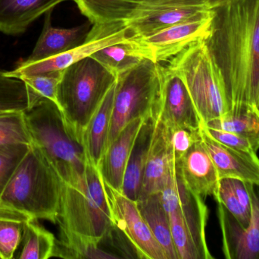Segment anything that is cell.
Segmentation results:
<instances>
[{
    "instance_id": "1",
    "label": "cell",
    "mask_w": 259,
    "mask_h": 259,
    "mask_svg": "<svg viewBox=\"0 0 259 259\" xmlns=\"http://www.w3.org/2000/svg\"><path fill=\"white\" fill-rule=\"evenodd\" d=\"M205 39L222 68L229 111L259 114V0H219Z\"/></svg>"
},
{
    "instance_id": "2",
    "label": "cell",
    "mask_w": 259,
    "mask_h": 259,
    "mask_svg": "<svg viewBox=\"0 0 259 259\" xmlns=\"http://www.w3.org/2000/svg\"><path fill=\"white\" fill-rule=\"evenodd\" d=\"M63 181L32 143L0 193V201L33 220L57 224Z\"/></svg>"
},
{
    "instance_id": "3",
    "label": "cell",
    "mask_w": 259,
    "mask_h": 259,
    "mask_svg": "<svg viewBox=\"0 0 259 259\" xmlns=\"http://www.w3.org/2000/svg\"><path fill=\"white\" fill-rule=\"evenodd\" d=\"M33 143L65 183H74L84 173L88 159L83 144L67 125L62 111L44 99L25 113Z\"/></svg>"
},
{
    "instance_id": "4",
    "label": "cell",
    "mask_w": 259,
    "mask_h": 259,
    "mask_svg": "<svg viewBox=\"0 0 259 259\" xmlns=\"http://www.w3.org/2000/svg\"><path fill=\"white\" fill-rule=\"evenodd\" d=\"M57 224L59 229L101 243L115 228L98 168L88 161L74 183L62 185Z\"/></svg>"
},
{
    "instance_id": "5",
    "label": "cell",
    "mask_w": 259,
    "mask_h": 259,
    "mask_svg": "<svg viewBox=\"0 0 259 259\" xmlns=\"http://www.w3.org/2000/svg\"><path fill=\"white\" fill-rule=\"evenodd\" d=\"M166 67L185 84L202 124L229 112L225 78L205 40L190 44Z\"/></svg>"
},
{
    "instance_id": "6",
    "label": "cell",
    "mask_w": 259,
    "mask_h": 259,
    "mask_svg": "<svg viewBox=\"0 0 259 259\" xmlns=\"http://www.w3.org/2000/svg\"><path fill=\"white\" fill-rule=\"evenodd\" d=\"M117 76L89 56L64 69L58 89V104L68 127L83 144L88 123Z\"/></svg>"
},
{
    "instance_id": "7",
    "label": "cell",
    "mask_w": 259,
    "mask_h": 259,
    "mask_svg": "<svg viewBox=\"0 0 259 259\" xmlns=\"http://www.w3.org/2000/svg\"><path fill=\"white\" fill-rule=\"evenodd\" d=\"M164 76L165 66L143 59L117 77L107 147L131 122L151 117L157 118Z\"/></svg>"
},
{
    "instance_id": "8",
    "label": "cell",
    "mask_w": 259,
    "mask_h": 259,
    "mask_svg": "<svg viewBox=\"0 0 259 259\" xmlns=\"http://www.w3.org/2000/svg\"><path fill=\"white\" fill-rule=\"evenodd\" d=\"M215 7L208 0H128L124 24L129 38H138L205 15Z\"/></svg>"
},
{
    "instance_id": "9",
    "label": "cell",
    "mask_w": 259,
    "mask_h": 259,
    "mask_svg": "<svg viewBox=\"0 0 259 259\" xmlns=\"http://www.w3.org/2000/svg\"><path fill=\"white\" fill-rule=\"evenodd\" d=\"M215 8L205 15L146 36L129 38V41L143 59L158 63L167 62L190 44L210 36L216 15Z\"/></svg>"
},
{
    "instance_id": "10",
    "label": "cell",
    "mask_w": 259,
    "mask_h": 259,
    "mask_svg": "<svg viewBox=\"0 0 259 259\" xmlns=\"http://www.w3.org/2000/svg\"><path fill=\"white\" fill-rule=\"evenodd\" d=\"M127 27L122 21L93 24L86 40L80 45L65 53L34 62L23 60L15 69L6 71L9 77L20 79L23 76H36L62 71L78 61L92 56L96 52L112 44L128 39Z\"/></svg>"
},
{
    "instance_id": "11",
    "label": "cell",
    "mask_w": 259,
    "mask_h": 259,
    "mask_svg": "<svg viewBox=\"0 0 259 259\" xmlns=\"http://www.w3.org/2000/svg\"><path fill=\"white\" fill-rule=\"evenodd\" d=\"M103 185L114 225L127 239L137 258L167 259L142 216L137 201L130 199L104 181Z\"/></svg>"
},
{
    "instance_id": "12",
    "label": "cell",
    "mask_w": 259,
    "mask_h": 259,
    "mask_svg": "<svg viewBox=\"0 0 259 259\" xmlns=\"http://www.w3.org/2000/svg\"><path fill=\"white\" fill-rule=\"evenodd\" d=\"M247 186L252 214L245 229L222 204L218 203L223 252L228 259H259V184L247 182Z\"/></svg>"
},
{
    "instance_id": "13",
    "label": "cell",
    "mask_w": 259,
    "mask_h": 259,
    "mask_svg": "<svg viewBox=\"0 0 259 259\" xmlns=\"http://www.w3.org/2000/svg\"><path fill=\"white\" fill-rule=\"evenodd\" d=\"M156 119L167 127L200 129L202 121L182 79L165 66L162 97Z\"/></svg>"
},
{
    "instance_id": "14",
    "label": "cell",
    "mask_w": 259,
    "mask_h": 259,
    "mask_svg": "<svg viewBox=\"0 0 259 259\" xmlns=\"http://www.w3.org/2000/svg\"><path fill=\"white\" fill-rule=\"evenodd\" d=\"M155 120L153 135L139 199L148 195L159 193L176 167L167 137V127L161 120Z\"/></svg>"
},
{
    "instance_id": "15",
    "label": "cell",
    "mask_w": 259,
    "mask_h": 259,
    "mask_svg": "<svg viewBox=\"0 0 259 259\" xmlns=\"http://www.w3.org/2000/svg\"><path fill=\"white\" fill-rule=\"evenodd\" d=\"M202 144L212 160L220 179L235 178L259 184V158L256 155L224 145L201 127Z\"/></svg>"
},
{
    "instance_id": "16",
    "label": "cell",
    "mask_w": 259,
    "mask_h": 259,
    "mask_svg": "<svg viewBox=\"0 0 259 259\" xmlns=\"http://www.w3.org/2000/svg\"><path fill=\"white\" fill-rule=\"evenodd\" d=\"M177 170L186 187L202 199L217 194L220 178L202 140L176 163Z\"/></svg>"
},
{
    "instance_id": "17",
    "label": "cell",
    "mask_w": 259,
    "mask_h": 259,
    "mask_svg": "<svg viewBox=\"0 0 259 259\" xmlns=\"http://www.w3.org/2000/svg\"><path fill=\"white\" fill-rule=\"evenodd\" d=\"M144 120L137 119L128 123L109 144L99 164L98 170L103 180L118 191L122 189L130 155Z\"/></svg>"
},
{
    "instance_id": "18",
    "label": "cell",
    "mask_w": 259,
    "mask_h": 259,
    "mask_svg": "<svg viewBox=\"0 0 259 259\" xmlns=\"http://www.w3.org/2000/svg\"><path fill=\"white\" fill-rule=\"evenodd\" d=\"M53 11L45 14V21L40 36L27 59V62H34L56 56L68 51L81 44L86 40L91 25L85 23L71 28H58L52 25Z\"/></svg>"
},
{
    "instance_id": "19",
    "label": "cell",
    "mask_w": 259,
    "mask_h": 259,
    "mask_svg": "<svg viewBox=\"0 0 259 259\" xmlns=\"http://www.w3.org/2000/svg\"><path fill=\"white\" fill-rule=\"evenodd\" d=\"M65 1L68 0H0V32L22 34L41 15Z\"/></svg>"
},
{
    "instance_id": "20",
    "label": "cell",
    "mask_w": 259,
    "mask_h": 259,
    "mask_svg": "<svg viewBox=\"0 0 259 259\" xmlns=\"http://www.w3.org/2000/svg\"><path fill=\"white\" fill-rule=\"evenodd\" d=\"M160 194L163 206L168 216L172 238L179 259H202L180 208L176 168Z\"/></svg>"
},
{
    "instance_id": "21",
    "label": "cell",
    "mask_w": 259,
    "mask_h": 259,
    "mask_svg": "<svg viewBox=\"0 0 259 259\" xmlns=\"http://www.w3.org/2000/svg\"><path fill=\"white\" fill-rule=\"evenodd\" d=\"M176 181L179 194L180 208L193 242L202 259L213 258L205 238L208 211L204 199L190 191L182 180L176 167Z\"/></svg>"
},
{
    "instance_id": "22",
    "label": "cell",
    "mask_w": 259,
    "mask_h": 259,
    "mask_svg": "<svg viewBox=\"0 0 259 259\" xmlns=\"http://www.w3.org/2000/svg\"><path fill=\"white\" fill-rule=\"evenodd\" d=\"M155 121L152 117L143 120L127 161L121 192L134 201L138 200L140 197Z\"/></svg>"
},
{
    "instance_id": "23",
    "label": "cell",
    "mask_w": 259,
    "mask_h": 259,
    "mask_svg": "<svg viewBox=\"0 0 259 259\" xmlns=\"http://www.w3.org/2000/svg\"><path fill=\"white\" fill-rule=\"evenodd\" d=\"M116 82L112 85L100 107L88 123L83 135L82 143L88 161L97 168L107 149Z\"/></svg>"
},
{
    "instance_id": "24",
    "label": "cell",
    "mask_w": 259,
    "mask_h": 259,
    "mask_svg": "<svg viewBox=\"0 0 259 259\" xmlns=\"http://www.w3.org/2000/svg\"><path fill=\"white\" fill-rule=\"evenodd\" d=\"M137 205L142 216L167 259H179L172 238L168 216L163 206L160 193L140 198L137 200Z\"/></svg>"
},
{
    "instance_id": "25",
    "label": "cell",
    "mask_w": 259,
    "mask_h": 259,
    "mask_svg": "<svg viewBox=\"0 0 259 259\" xmlns=\"http://www.w3.org/2000/svg\"><path fill=\"white\" fill-rule=\"evenodd\" d=\"M214 199L235 217L242 228H247L252 214L247 182L235 178H222Z\"/></svg>"
},
{
    "instance_id": "26",
    "label": "cell",
    "mask_w": 259,
    "mask_h": 259,
    "mask_svg": "<svg viewBox=\"0 0 259 259\" xmlns=\"http://www.w3.org/2000/svg\"><path fill=\"white\" fill-rule=\"evenodd\" d=\"M30 220L28 214L0 201V259L14 258Z\"/></svg>"
},
{
    "instance_id": "27",
    "label": "cell",
    "mask_w": 259,
    "mask_h": 259,
    "mask_svg": "<svg viewBox=\"0 0 259 259\" xmlns=\"http://www.w3.org/2000/svg\"><path fill=\"white\" fill-rule=\"evenodd\" d=\"M202 125L237 134L247 139L255 152L259 150V114L254 109L229 111L225 115Z\"/></svg>"
},
{
    "instance_id": "28",
    "label": "cell",
    "mask_w": 259,
    "mask_h": 259,
    "mask_svg": "<svg viewBox=\"0 0 259 259\" xmlns=\"http://www.w3.org/2000/svg\"><path fill=\"white\" fill-rule=\"evenodd\" d=\"M100 244L93 239L59 229V239L56 240L54 257L70 259L120 258L100 249Z\"/></svg>"
},
{
    "instance_id": "29",
    "label": "cell",
    "mask_w": 259,
    "mask_h": 259,
    "mask_svg": "<svg viewBox=\"0 0 259 259\" xmlns=\"http://www.w3.org/2000/svg\"><path fill=\"white\" fill-rule=\"evenodd\" d=\"M39 101L25 82L9 77L6 71L0 69V113L27 112Z\"/></svg>"
},
{
    "instance_id": "30",
    "label": "cell",
    "mask_w": 259,
    "mask_h": 259,
    "mask_svg": "<svg viewBox=\"0 0 259 259\" xmlns=\"http://www.w3.org/2000/svg\"><path fill=\"white\" fill-rule=\"evenodd\" d=\"M56 240L51 232L39 225L37 220L32 219L24 228L20 243L21 249L16 258L48 259L54 257Z\"/></svg>"
},
{
    "instance_id": "31",
    "label": "cell",
    "mask_w": 259,
    "mask_h": 259,
    "mask_svg": "<svg viewBox=\"0 0 259 259\" xmlns=\"http://www.w3.org/2000/svg\"><path fill=\"white\" fill-rule=\"evenodd\" d=\"M91 57L98 61L117 77L138 65L143 59L129 41V38L124 42L101 49Z\"/></svg>"
},
{
    "instance_id": "32",
    "label": "cell",
    "mask_w": 259,
    "mask_h": 259,
    "mask_svg": "<svg viewBox=\"0 0 259 259\" xmlns=\"http://www.w3.org/2000/svg\"><path fill=\"white\" fill-rule=\"evenodd\" d=\"M92 24L122 21L128 18V0H73Z\"/></svg>"
},
{
    "instance_id": "33",
    "label": "cell",
    "mask_w": 259,
    "mask_h": 259,
    "mask_svg": "<svg viewBox=\"0 0 259 259\" xmlns=\"http://www.w3.org/2000/svg\"><path fill=\"white\" fill-rule=\"evenodd\" d=\"M26 112L0 113V145L9 144L33 143L27 120Z\"/></svg>"
},
{
    "instance_id": "34",
    "label": "cell",
    "mask_w": 259,
    "mask_h": 259,
    "mask_svg": "<svg viewBox=\"0 0 259 259\" xmlns=\"http://www.w3.org/2000/svg\"><path fill=\"white\" fill-rule=\"evenodd\" d=\"M64 70L53 71L36 76H23L20 79L25 82L30 91L34 93L39 100H51L58 106V89Z\"/></svg>"
},
{
    "instance_id": "35",
    "label": "cell",
    "mask_w": 259,
    "mask_h": 259,
    "mask_svg": "<svg viewBox=\"0 0 259 259\" xmlns=\"http://www.w3.org/2000/svg\"><path fill=\"white\" fill-rule=\"evenodd\" d=\"M29 147L30 145L25 144L0 145V193L21 160L25 156Z\"/></svg>"
},
{
    "instance_id": "36",
    "label": "cell",
    "mask_w": 259,
    "mask_h": 259,
    "mask_svg": "<svg viewBox=\"0 0 259 259\" xmlns=\"http://www.w3.org/2000/svg\"><path fill=\"white\" fill-rule=\"evenodd\" d=\"M167 131L175 163L178 162L195 143L201 140V129L173 126L167 127Z\"/></svg>"
},
{
    "instance_id": "37",
    "label": "cell",
    "mask_w": 259,
    "mask_h": 259,
    "mask_svg": "<svg viewBox=\"0 0 259 259\" xmlns=\"http://www.w3.org/2000/svg\"><path fill=\"white\" fill-rule=\"evenodd\" d=\"M202 126L206 133L218 142L236 150L256 155V152L254 150L252 144L246 138L233 132L205 127L203 125H202Z\"/></svg>"
}]
</instances>
